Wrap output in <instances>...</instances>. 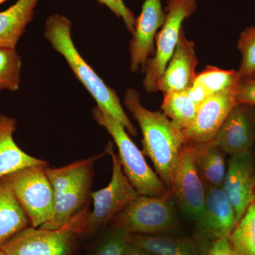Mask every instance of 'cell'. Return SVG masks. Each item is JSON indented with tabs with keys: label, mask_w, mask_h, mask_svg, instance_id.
Segmentation results:
<instances>
[{
	"label": "cell",
	"mask_w": 255,
	"mask_h": 255,
	"mask_svg": "<svg viewBox=\"0 0 255 255\" xmlns=\"http://www.w3.org/2000/svg\"><path fill=\"white\" fill-rule=\"evenodd\" d=\"M196 8V0H167L165 20L155 38V53L145 67L143 86L146 91H157V82L175 50L182 23L195 12Z\"/></svg>",
	"instance_id": "cell-9"
},
{
	"label": "cell",
	"mask_w": 255,
	"mask_h": 255,
	"mask_svg": "<svg viewBox=\"0 0 255 255\" xmlns=\"http://www.w3.org/2000/svg\"><path fill=\"white\" fill-rule=\"evenodd\" d=\"M130 234L121 228H111L96 247L92 255H123L129 243Z\"/></svg>",
	"instance_id": "cell-27"
},
{
	"label": "cell",
	"mask_w": 255,
	"mask_h": 255,
	"mask_svg": "<svg viewBox=\"0 0 255 255\" xmlns=\"http://www.w3.org/2000/svg\"><path fill=\"white\" fill-rule=\"evenodd\" d=\"M22 62L16 49L0 47V91H17Z\"/></svg>",
	"instance_id": "cell-25"
},
{
	"label": "cell",
	"mask_w": 255,
	"mask_h": 255,
	"mask_svg": "<svg viewBox=\"0 0 255 255\" xmlns=\"http://www.w3.org/2000/svg\"><path fill=\"white\" fill-rule=\"evenodd\" d=\"M124 101L141 129L142 152L152 161L156 173L169 190L179 152L187 142L183 130L164 114L144 107L137 90L128 89Z\"/></svg>",
	"instance_id": "cell-1"
},
{
	"label": "cell",
	"mask_w": 255,
	"mask_h": 255,
	"mask_svg": "<svg viewBox=\"0 0 255 255\" xmlns=\"http://www.w3.org/2000/svg\"><path fill=\"white\" fill-rule=\"evenodd\" d=\"M97 159L90 157L60 168L46 167L47 177L54 192V214L40 228L58 229L81 211L90 196L94 163Z\"/></svg>",
	"instance_id": "cell-3"
},
{
	"label": "cell",
	"mask_w": 255,
	"mask_h": 255,
	"mask_svg": "<svg viewBox=\"0 0 255 255\" xmlns=\"http://www.w3.org/2000/svg\"><path fill=\"white\" fill-rule=\"evenodd\" d=\"M186 91L187 92L191 100L194 102V104L197 107H199L208 97H209L204 87L201 86L199 84L196 83V82H194L192 86L189 87Z\"/></svg>",
	"instance_id": "cell-31"
},
{
	"label": "cell",
	"mask_w": 255,
	"mask_h": 255,
	"mask_svg": "<svg viewBox=\"0 0 255 255\" xmlns=\"http://www.w3.org/2000/svg\"><path fill=\"white\" fill-rule=\"evenodd\" d=\"M236 87L208 97L198 107L192 123L183 130L187 142L201 143L214 140L230 112L237 105Z\"/></svg>",
	"instance_id": "cell-13"
},
{
	"label": "cell",
	"mask_w": 255,
	"mask_h": 255,
	"mask_svg": "<svg viewBox=\"0 0 255 255\" xmlns=\"http://www.w3.org/2000/svg\"><path fill=\"white\" fill-rule=\"evenodd\" d=\"M253 29H254V30H255V26H253Z\"/></svg>",
	"instance_id": "cell-37"
},
{
	"label": "cell",
	"mask_w": 255,
	"mask_h": 255,
	"mask_svg": "<svg viewBox=\"0 0 255 255\" xmlns=\"http://www.w3.org/2000/svg\"><path fill=\"white\" fill-rule=\"evenodd\" d=\"M206 255H238L228 238H221L211 243Z\"/></svg>",
	"instance_id": "cell-30"
},
{
	"label": "cell",
	"mask_w": 255,
	"mask_h": 255,
	"mask_svg": "<svg viewBox=\"0 0 255 255\" xmlns=\"http://www.w3.org/2000/svg\"><path fill=\"white\" fill-rule=\"evenodd\" d=\"M198 63L195 43L188 39L183 29L173 55L157 82V91L164 93L188 90L195 81Z\"/></svg>",
	"instance_id": "cell-16"
},
{
	"label": "cell",
	"mask_w": 255,
	"mask_h": 255,
	"mask_svg": "<svg viewBox=\"0 0 255 255\" xmlns=\"http://www.w3.org/2000/svg\"><path fill=\"white\" fill-rule=\"evenodd\" d=\"M238 48L242 54L239 73L241 78H248L255 73V31L253 27L242 32Z\"/></svg>",
	"instance_id": "cell-26"
},
{
	"label": "cell",
	"mask_w": 255,
	"mask_h": 255,
	"mask_svg": "<svg viewBox=\"0 0 255 255\" xmlns=\"http://www.w3.org/2000/svg\"><path fill=\"white\" fill-rule=\"evenodd\" d=\"M236 104H245L255 107V78L241 79L236 87Z\"/></svg>",
	"instance_id": "cell-29"
},
{
	"label": "cell",
	"mask_w": 255,
	"mask_h": 255,
	"mask_svg": "<svg viewBox=\"0 0 255 255\" xmlns=\"http://www.w3.org/2000/svg\"><path fill=\"white\" fill-rule=\"evenodd\" d=\"M111 228L130 235L166 233L177 227L175 203L172 196L139 195L112 220Z\"/></svg>",
	"instance_id": "cell-6"
},
{
	"label": "cell",
	"mask_w": 255,
	"mask_h": 255,
	"mask_svg": "<svg viewBox=\"0 0 255 255\" xmlns=\"http://www.w3.org/2000/svg\"><path fill=\"white\" fill-rule=\"evenodd\" d=\"M162 110L164 115L182 130L195 118L198 107L191 100L187 92H167L163 93Z\"/></svg>",
	"instance_id": "cell-22"
},
{
	"label": "cell",
	"mask_w": 255,
	"mask_h": 255,
	"mask_svg": "<svg viewBox=\"0 0 255 255\" xmlns=\"http://www.w3.org/2000/svg\"><path fill=\"white\" fill-rule=\"evenodd\" d=\"M196 223L200 236L206 239H229L238 221L234 207L222 187L206 186L205 204Z\"/></svg>",
	"instance_id": "cell-14"
},
{
	"label": "cell",
	"mask_w": 255,
	"mask_h": 255,
	"mask_svg": "<svg viewBox=\"0 0 255 255\" xmlns=\"http://www.w3.org/2000/svg\"><path fill=\"white\" fill-rule=\"evenodd\" d=\"M222 188L239 221L255 196V157L253 150L230 156Z\"/></svg>",
	"instance_id": "cell-12"
},
{
	"label": "cell",
	"mask_w": 255,
	"mask_h": 255,
	"mask_svg": "<svg viewBox=\"0 0 255 255\" xmlns=\"http://www.w3.org/2000/svg\"><path fill=\"white\" fill-rule=\"evenodd\" d=\"M238 71L207 66L196 75V83L204 87L209 97L234 88L241 80Z\"/></svg>",
	"instance_id": "cell-24"
},
{
	"label": "cell",
	"mask_w": 255,
	"mask_h": 255,
	"mask_svg": "<svg viewBox=\"0 0 255 255\" xmlns=\"http://www.w3.org/2000/svg\"><path fill=\"white\" fill-rule=\"evenodd\" d=\"M16 125V119L0 114V178L30 166L47 164L28 155L16 145L13 137Z\"/></svg>",
	"instance_id": "cell-18"
},
{
	"label": "cell",
	"mask_w": 255,
	"mask_h": 255,
	"mask_svg": "<svg viewBox=\"0 0 255 255\" xmlns=\"http://www.w3.org/2000/svg\"><path fill=\"white\" fill-rule=\"evenodd\" d=\"M28 223L9 182L4 177L0 178V248L27 228Z\"/></svg>",
	"instance_id": "cell-20"
},
{
	"label": "cell",
	"mask_w": 255,
	"mask_h": 255,
	"mask_svg": "<svg viewBox=\"0 0 255 255\" xmlns=\"http://www.w3.org/2000/svg\"><path fill=\"white\" fill-rule=\"evenodd\" d=\"M46 166H30L4 177L33 228L41 227L54 214V192Z\"/></svg>",
	"instance_id": "cell-7"
},
{
	"label": "cell",
	"mask_w": 255,
	"mask_h": 255,
	"mask_svg": "<svg viewBox=\"0 0 255 255\" xmlns=\"http://www.w3.org/2000/svg\"><path fill=\"white\" fill-rule=\"evenodd\" d=\"M100 4L105 5L114 13L117 17L122 18L128 31L130 33H133L135 28V21L133 13L131 10L127 7L123 0H97Z\"/></svg>",
	"instance_id": "cell-28"
},
{
	"label": "cell",
	"mask_w": 255,
	"mask_h": 255,
	"mask_svg": "<svg viewBox=\"0 0 255 255\" xmlns=\"http://www.w3.org/2000/svg\"><path fill=\"white\" fill-rule=\"evenodd\" d=\"M71 28V21L66 16L50 15L45 23L44 36L65 58L79 81L97 102V107L120 122L128 133L136 136V128L124 110L117 92L99 77L79 53L72 39Z\"/></svg>",
	"instance_id": "cell-2"
},
{
	"label": "cell",
	"mask_w": 255,
	"mask_h": 255,
	"mask_svg": "<svg viewBox=\"0 0 255 255\" xmlns=\"http://www.w3.org/2000/svg\"><path fill=\"white\" fill-rule=\"evenodd\" d=\"M238 255H255V204L252 203L230 236Z\"/></svg>",
	"instance_id": "cell-23"
},
{
	"label": "cell",
	"mask_w": 255,
	"mask_h": 255,
	"mask_svg": "<svg viewBox=\"0 0 255 255\" xmlns=\"http://www.w3.org/2000/svg\"><path fill=\"white\" fill-rule=\"evenodd\" d=\"M39 0H18L0 12V47L16 49L20 38L34 16Z\"/></svg>",
	"instance_id": "cell-19"
},
{
	"label": "cell",
	"mask_w": 255,
	"mask_h": 255,
	"mask_svg": "<svg viewBox=\"0 0 255 255\" xmlns=\"http://www.w3.org/2000/svg\"><path fill=\"white\" fill-rule=\"evenodd\" d=\"M5 1H6V0H0V4H2V3L4 2Z\"/></svg>",
	"instance_id": "cell-34"
},
{
	"label": "cell",
	"mask_w": 255,
	"mask_h": 255,
	"mask_svg": "<svg viewBox=\"0 0 255 255\" xmlns=\"http://www.w3.org/2000/svg\"><path fill=\"white\" fill-rule=\"evenodd\" d=\"M253 203H255V198H254V200H253Z\"/></svg>",
	"instance_id": "cell-36"
},
{
	"label": "cell",
	"mask_w": 255,
	"mask_h": 255,
	"mask_svg": "<svg viewBox=\"0 0 255 255\" xmlns=\"http://www.w3.org/2000/svg\"><path fill=\"white\" fill-rule=\"evenodd\" d=\"M165 17L161 0H145L129 43L130 70L132 73L140 69L145 72L147 61L155 53L156 36L163 26Z\"/></svg>",
	"instance_id": "cell-11"
},
{
	"label": "cell",
	"mask_w": 255,
	"mask_h": 255,
	"mask_svg": "<svg viewBox=\"0 0 255 255\" xmlns=\"http://www.w3.org/2000/svg\"><path fill=\"white\" fill-rule=\"evenodd\" d=\"M106 151L110 154L113 164L112 179L107 187L90 194L93 200V209L87 214L82 234H92L105 227L140 195L124 174L112 142H109Z\"/></svg>",
	"instance_id": "cell-8"
},
{
	"label": "cell",
	"mask_w": 255,
	"mask_h": 255,
	"mask_svg": "<svg viewBox=\"0 0 255 255\" xmlns=\"http://www.w3.org/2000/svg\"><path fill=\"white\" fill-rule=\"evenodd\" d=\"M129 243L152 255H206L211 244L202 236L179 237L167 233L130 235Z\"/></svg>",
	"instance_id": "cell-17"
},
{
	"label": "cell",
	"mask_w": 255,
	"mask_h": 255,
	"mask_svg": "<svg viewBox=\"0 0 255 255\" xmlns=\"http://www.w3.org/2000/svg\"><path fill=\"white\" fill-rule=\"evenodd\" d=\"M92 115L113 137L124 174L138 194L155 197L171 196L168 188L147 163L143 152L132 142L125 127L97 106L92 110Z\"/></svg>",
	"instance_id": "cell-4"
},
{
	"label": "cell",
	"mask_w": 255,
	"mask_h": 255,
	"mask_svg": "<svg viewBox=\"0 0 255 255\" xmlns=\"http://www.w3.org/2000/svg\"><path fill=\"white\" fill-rule=\"evenodd\" d=\"M250 77H253V78H255V73H253V75H251ZM249 78V77H248Z\"/></svg>",
	"instance_id": "cell-35"
},
{
	"label": "cell",
	"mask_w": 255,
	"mask_h": 255,
	"mask_svg": "<svg viewBox=\"0 0 255 255\" xmlns=\"http://www.w3.org/2000/svg\"><path fill=\"white\" fill-rule=\"evenodd\" d=\"M123 255H152L150 253H147L138 248V247L134 246L131 243H129L126 248L125 251H124Z\"/></svg>",
	"instance_id": "cell-32"
},
{
	"label": "cell",
	"mask_w": 255,
	"mask_h": 255,
	"mask_svg": "<svg viewBox=\"0 0 255 255\" xmlns=\"http://www.w3.org/2000/svg\"><path fill=\"white\" fill-rule=\"evenodd\" d=\"M196 169L206 187H222L226 176V154L214 140L193 143Z\"/></svg>",
	"instance_id": "cell-21"
},
{
	"label": "cell",
	"mask_w": 255,
	"mask_h": 255,
	"mask_svg": "<svg viewBox=\"0 0 255 255\" xmlns=\"http://www.w3.org/2000/svg\"><path fill=\"white\" fill-rule=\"evenodd\" d=\"M214 140L230 156L253 150L255 144V107L245 104L235 105Z\"/></svg>",
	"instance_id": "cell-15"
},
{
	"label": "cell",
	"mask_w": 255,
	"mask_h": 255,
	"mask_svg": "<svg viewBox=\"0 0 255 255\" xmlns=\"http://www.w3.org/2000/svg\"><path fill=\"white\" fill-rule=\"evenodd\" d=\"M0 255H4V253H3L2 251H1V248H0Z\"/></svg>",
	"instance_id": "cell-33"
},
{
	"label": "cell",
	"mask_w": 255,
	"mask_h": 255,
	"mask_svg": "<svg viewBox=\"0 0 255 255\" xmlns=\"http://www.w3.org/2000/svg\"><path fill=\"white\" fill-rule=\"evenodd\" d=\"M87 210L82 209L58 229L26 228L1 247L4 255H70L81 235Z\"/></svg>",
	"instance_id": "cell-5"
},
{
	"label": "cell",
	"mask_w": 255,
	"mask_h": 255,
	"mask_svg": "<svg viewBox=\"0 0 255 255\" xmlns=\"http://www.w3.org/2000/svg\"><path fill=\"white\" fill-rule=\"evenodd\" d=\"M169 192L186 216L195 222L200 218L205 204L206 186L196 169L191 142H186L179 152Z\"/></svg>",
	"instance_id": "cell-10"
}]
</instances>
